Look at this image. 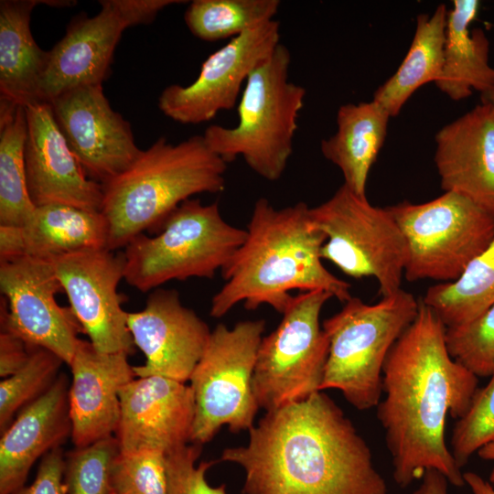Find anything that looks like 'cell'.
Returning <instances> with one entry per match:
<instances>
[{"label":"cell","instance_id":"13","mask_svg":"<svg viewBox=\"0 0 494 494\" xmlns=\"http://www.w3.org/2000/svg\"><path fill=\"white\" fill-rule=\"evenodd\" d=\"M1 330L58 355L70 365L81 326L71 308L59 306L63 291L53 263L27 255L0 262Z\"/></svg>","mask_w":494,"mask_h":494},{"label":"cell","instance_id":"10","mask_svg":"<svg viewBox=\"0 0 494 494\" xmlns=\"http://www.w3.org/2000/svg\"><path fill=\"white\" fill-rule=\"evenodd\" d=\"M265 322L243 320L232 328L219 324L189 378L195 398L190 442L203 446L222 425L248 431L259 406L252 381Z\"/></svg>","mask_w":494,"mask_h":494},{"label":"cell","instance_id":"11","mask_svg":"<svg viewBox=\"0 0 494 494\" xmlns=\"http://www.w3.org/2000/svg\"><path fill=\"white\" fill-rule=\"evenodd\" d=\"M332 295L323 290L293 295L278 327L258 349L252 387L266 412L320 392L328 356V338L320 313Z\"/></svg>","mask_w":494,"mask_h":494},{"label":"cell","instance_id":"8","mask_svg":"<svg viewBox=\"0 0 494 494\" xmlns=\"http://www.w3.org/2000/svg\"><path fill=\"white\" fill-rule=\"evenodd\" d=\"M388 209L406 242L404 277L410 282L457 279L494 237V213L457 192Z\"/></svg>","mask_w":494,"mask_h":494},{"label":"cell","instance_id":"27","mask_svg":"<svg viewBox=\"0 0 494 494\" xmlns=\"http://www.w3.org/2000/svg\"><path fill=\"white\" fill-rule=\"evenodd\" d=\"M447 10L439 5L432 15L417 16L412 44L394 74L374 92L373 99L391 117L396 116L423 85L436 82L444 64Z\"/></svg>","mask_w":494,"mask_h":494},{"label":"cell","instance_id":"6","mask_svg":"<svg viewBox=\"0 0 494 494\" xmlns=\"http://www.w3.org/2000/svg\"><path fill=\"white\" fill-rule=\"evenodd\" d=\"M420 305L400 289L376 304L351 296L322 328L328 356L320 390L335 389L360 411L374 408L382 395V371L393 345L414 320Z\"/></svg>","mask_w":494,"mask_h":494},{"label":"cell","instance_id":"3","mask_svg":"<svg viewBox=\"0 0 494 494\" xmlns=\"http://www.w3.org/2000/svg\"><path fill=\"white\" fill-rule=\"evenodd\" d=\"M309 209L305 202L276 209L264 198L256 200L243 243L220 271L225 283L211 300V317H221L239 303L283 314L295 289L323 290L343 303L351 297L350 285L322 263L326 235Z\"/></svg>","mask_w":494,"mask_h":494},{"label":"cell","instance_id":"29","mask_svg":"<svg viewBox=\"0 0 494 494\" xmlns=\"http://www.w3.org/2000/svg\"><path fill=\"white\" fill-rule=\"evenodd\" d=\"M24 106L0 100V225L22 226L35 206L27 187Z\"/></svg>","mask_w":494,"mask_h":494},{"label":"cell","instance_id":"24","mask_svg":"<svg viewBox=\"0 0 494 494\" xmlns=\"http://www.w3.org/2000/svg\"><path fill=\"white\" fill-rule=\"evenodd\" d=\"M480 3L455 0L447 13L444 64L435 83L453 101L480 94L494 87V68L489 64V40L481 28L470 29Z\"/></svg>","mask_w":494,"mask_h":494},{"label":"cell","instance_id":"43","mask_svg":"<svg viewBox=\"0 0 494 494\" xmlns=\"http://www.w3.org/2000/svg\"><path fill=\"white\" fill-rule=\"evenodd\" d=\"M481 102L487 103L494 108V87L488 91L480 94Z\"/></svg>","mask_w":494,"mask_h":494},{"label":"cell","instance_id":"18","mask_svg":"<svg viewBox=\"0 0 494 494\" xmlns=\"http://www.w3.org/2000/svg\"><path fill=\"white\" fill-rule=\"evenodd\" d=\"M120 391V452L165 456L190 441L195 398L190 385L162 376L136 377Z\"/></svg>","mask_w":494,"mask_h":494},{"label":"cell","instance_id":"40","mask_svg":"<svg viewBox=\"0 0 494 494\" xmlns=\"http://www.w3.org/2000/svg\"><path fill=\"white\" fill-rule=\"evenodd\" d=\"M422 482L413 494H448V480L435 469H428L421 478Z\"/></svg>","mask_w":494,"mask_h":494},{"label":"cell","instance_id":"32","mask_svg":"<svg viewBox=\"0 0 494 494\" xmlns=\"http://www.w3.org/2000/svg\"><path fill=\"white\" fill-rule=\"evenodd\" d=\"M119 453V443L113 435L66 454L67 494H111L112 467Z\"/></svg>","mask_w":494,"mask_h":494},{"label":"cell","instance_id":"41","mask_svg":"<svg viewBox=\"0 0 494 494\" xmlns=\"http://www.w3.org/2000/svg\"><path fill=\"white\" fill-rule=\"evenodd\" d=\"M465 484H467L472 494H494V486L475 472L463 473Z\"/></svg>","mask_w":494,"mask_h":494},{"label":"cell","instance_id":"16","mask_svg":"<svg viewBox=\"0 0 494 494\" xmlns=\"http://www.w3.org/2000/svg\"><path fill=\"white\" fill-rule=\"evenodd\" d=\"M56 122L86 175L105 184L124 172L142 149L102 84L68 90L50 102Z\"/></svg>","mask_w":494,"mask_h":494},{"label":"cell","instance_id":"22","mask_svg":"<svg viewBox=\"0 0 494 494\" xmlns=\"http://www.w3.org/2000/svg\"><path fill=\"white\" fill-rule=\"evenodd\" d=\"M69 388L68 376L59 373L53 385L24 407L1 434L0 494L23 488L34 463L71 436Z\"/></svg>","mask_w":494,"mask_h":494},{"label":"cell","instance_id":"28","mask_svg":"<svg viewBox=\"0 0 494 494\" xmlns=\"http://www.w3.org/2000/svg\"><path fill=\"white\" fill-rule=\"evenodd\" d=\"M421 300L446 328L467 324L494 305V237L457 279L429 287Z\"/></svg>","mask_w":494,"mask_h":494},{"label":"cell","instance_id":"37","mask_svg":"<svg viewBox=\"0 0 494 494\" xmlns=\"http://www.w3.org/2000/svg\"><path fill=\"white\" fill-rule=\"evenodd\" d=\"M64 468L65 455L62 448L53 449L41 458L33 483L13 494H67Z\"/></svg>","mask_w":494,"mask_h":494},{"label":"cell","instance_id":"26","mask_svg":"<svg viewBox=\"0 0 494 494\" xmlns=\"http://www.w3.org/2000/svg\"><path fill=\"white\" fill-rule=\"evenodd\" d=\"M25 255L53 262L81 251L107 249L108 226L101 211L63 204L36 207L21 226Z\"/></svg>","mask_w":494,"mask_h":494},{"label":"cell","instance_id":"36","mask_svg":"<svg viewBox=\"0 0 494 494\" xmlns=\"http://www.w3.org/2000/svg\"><path fill=\"white\" fill-rule=\"evenodd\" d=\"M202 446L187 445L166 456L168 494H227L226 485L212 487L206 479V472L217 461H196Z\"/></svg>","mask_w":494,"mask_h":494},{"label":"cell","instance_id":"31","mask_svg":"<svg viewBox=\"0 0 494 494\" xmlns=\"http://www.w3.org/2000/svg\"><path fill=\"white\" fill-rule=\"evenodd\" d=\"M64 361L52 351L33 347L27 362L0 382V433L24 407L42 396L59 377Z\"/></svg>","mask_w":494,"mask_h":494},{"label":"cell","instance_id":"30","mask_svg":"<svg viewBox=\"0 0 494 494\" xmlns=\"http://www.w3.org/2000/svg\"><path fill=\"white\" fill-rule=\"evenodd\" d=\"M279 0H194L184 14L191 34L208 42L233 38L274 16Z\"/></svg>","mask_w":494,"mask_h":494},{"label":"cell","instance_id":"14","mask_svg":"<svg viewBox=\"0 0 494 494\" xmlns=\"http://www.w3.org/2000/svg\"><path fill=\"white\" fill-rule=\"evenodd\" d=\"M280 44L276 19L231 38L202 63L197 79L187 86L171 84L158 97V108L183 124H198L238 103L252 71Z\"/></svg>","mask_w":494,"mask_h":494},{"label":"cell","instance_id":"12","mask_svg":"<svg viewBox=\"0 0 494 494\" xmlns=\"http://www.w3.org/2000/svg\"><path fill=\"white\" fill-rule=\"evenodd\" d=\"M91 17L72 19L64 37L48 51L41 82V99L50 102L62 92L82 85L102 84L108 76L123 32L150 24L164 8L179 0H101Z\"/></svg>","mask_w":494,"mask_h":494},{"label":"cell","instance_id":"9","mask_svg":"<svg viewBox=\"0 0 494 494\" xmlns=\"http://www.w3.org/2000/svg\"><path fill=\"white\" fill-rule=\"evenodd\" d=\"M309 212L313 223L326 235L323 260L348 276L375 278L381 297L402 288L406 242L388 208L371 205L367 197L343 184Z\"/></svg>","mask_w":494,"mask_h":494},{"label":"cell","instance_id":"17","mask_svg":"<svg viewBox=\"0 0 494 494\" xmlns=\"http://www.w3.org/2000/svg\"><path fill=\"white\" fill-rule=\"evenodd\" d=\"M127 324L134 345L145 356L144 365L133 367L135 377L162 376L181 382L189 381L211 334L175 289L151 291L144 309L128 312Z\"/></svg>","mask_w":494,"mask_h":494},{"label":"cell","instance_id":"21","mask_svg":"<svg viewBox=\"0 0 494 494\" xmlns=\"http://www.w3.org/2000/svg\"><path fill=\"white\" fill-rule=\"evenodd\" d=\"M435 145L442 188L494 213V108L481 102L445 125Z\"/></svg>","mask_w":494,"mask_h":494},{"label":"cell","instance_id":"23","mask_svg":"<svg viewBox=\"0 0 494 494\" xmlns=\"http://www.w3.org/2000/svg\"><path fill=\"white\" fill-rule=\"evenodd\" d=\"M39 0L0 1V100L27 106L43 102L41 82L48 51L36 43L31 14Z\"/></svg>","mask_w":494,"mask_h":494},{"label":"cell","instance_id":"19","mask_svg":"<svg viewBox=\"0 0 494 494\" xmlns=\"http://www.w3.org/2000/svg\"><path fill=\"white\" fill-rule=\"evenodd\" d=\"M25 109L26 179L34 206L63 204L101 211L102 185L84 172L56 122L50 103L37 102Z\"/></svg>","mask_w":494,"mask_h":494},{"label":"cell","instance_id":"4","mask_svg":"<svg viewBox=\"0 0 494 494\" xmlns=\"http://www.w3.org/2000/svg\"><path fill=\"white\" fill-rule=\"evenodd\" d=\"M226 170L227 163L203 134L177 144L159 137L124 172L102 184L107 249L125 247L145 231L159 232L172 212L194 195L222 192Z\"/></svg>","mask_w":494,"mask_h":494},{"label":"cell","instance_id":"1","mask_svg":"<svg viewBox=\"0 0 494 494\" xmlns=\"http://www.w3.org/2000/svg\"><path fill=\"white\" fill-rule=\"evenodd\" d=\"M446 328L421 299L418 313L392 348L382 371L384 398L376 406L400 488L428 469L456 487L465 485L461 468L446 446L447 416L467 412L478 377L453 359Z\"/></svg>","mask_w":494,"mask_h":494},{"label":"cell","instance_id":"25","mask_svg":"<svg viewBox=\"0 0 494 494\" xmlns=\"http://www.w3.org/2000/svg\"><path fill=\"white\" fill-rule=\"evenodd\" d=\"M390 118L374 100L341 105L336 133L320 143L323 156L342 173L343 184L361 197H366L368 177L384 144Z\"/></svg>","mask_w":494,"mask_h":494},{"label":"cell","instance_id":"44","mask_svg":"<svg viewBox=\"0 0 494 494\" xmlns=\"http://www.w3.org/2000/svg\"><path fill=\"white\" fill-rule=\"evenodd\" d=\"M111 494H113V492Z\"/></svg>","mask_w":494,"mask_h":494},{"label":"cell","instance_id":"39","mask_svg":"<svg viewBox=\"0 0 494 494\" xmlns=\"http://www.w3.org/2000/svg\"><path fill=\"white\" fill-rule=\"evenodd\" d=\"M25 255L21 226L0 225V262Z\"/></svg>","mask_w":494,"mask_h":494},{"label":"cell","instance_id":"35","mask_svg":"<svg viewBox=\"0 0 494 494\" xmlns=\"http://www.w3.org/2000/svg\"><path fill=\"white\" fill-rule=\"evenodd\" d=\"M111 487L113 494H168L166 456L120 452L112 467Z\"/></svg>","mask_w":494,"mask_h":494},{"label":"cell","instance_id":"38","mask_svg":"<svg viewBox=\"0 0 494 494\" xmlns=\"http://www.w3.org/2000/svg\"><path fill=\"white\" fill-rule=\"evenodd\" d=\"M33 347L22 338L1 330L0 333V376L7 378L18 371L28 360Z\"/></svg>","mask_w":494,"mask_h":494},{"label":"cell","instance_id":"7","mask_svg":"<svg viewBox=\"0 0 494 494\" xmlns=\"http://www.w3.org/2000/svg\"><path fill=\"white\" fill-rule=\"evenodd\" d=\"M246 230L228 223L217 201L181 203L154 237L141 233L124 247V280L146 293L170 280L212 278L243 243Z\"/></svg>","mask_w":494,"mask_h":494},{"label":"cell","instance_id":"33","mask_svg":"<svg viewBox=\"0 0 494 494\" xmlns=\"http://www.w3.org/2000/svg\"><path fill=\"white\" fill-rule=\"evenodd\" d=\"M449 353L477 377L494 373V305L473 321L446 331Z\"/></svg>","mask_w":494,"mask_h":494},{"label":"cell","instance_id":"34","mask_svg":"<svg viewBox=\"0 0 494 494\" xmlns=\"http://www.w3.org/2000/svg\"><path fill=\"white\" fill-rule=\"evenodd\" d=\"M476 391L466 414L456 420L450 439V450L462 468L470 457L494 441V373Z\"/></svg>","mask_w":494,"mask_h":494},{"label":"cell","instance_id":"15","mask_svg":"<svg viewBox=\"0 0 494 494\" xmlns=\"http://www.w3.org/2000/svg\"><path fill=\"white\" fill-rule=\"evenodd\" d=\"M108 249L73 252L53 261L63 291L67 294L82 331L102 353L134 352L128 328L125 296L118 293L124 279L125 257Z\"/></svg>","mask_w":494,"mask_h":494},{"label":"cell","instance_id":"2","mask_svg":"<svg viewBox=\"0 0 494 494\" xmlns=\"http://www.w3.org/2000/svg\"><path fill=\"white\" fill-rule=\"evenodd\" d=\"M220 461L244 471L243 494H387L371 451L342 409L322 391L266 412L246 446Z\"/></svg>","mask_w":494,"mask_h":494},{"label":"cell","instance_id":"42","mask_svg":"<svg viewBox=\"0 0 494 494\" xmlns=\"http://www.w3.org/2000/svg\"><path fill=\"white\" fill-rule=\"evenodd\" d=\"M478 455L483 460L494 462V441L482 446L478 451ZM489 481L494 486V467L490 472Z\"/></svg>","mask_w":494,"mask_h":494},{"label":"cell","instance_id":"5","mask_svg":"<svg viewBox=\"0 0 494 494\" xmlns=\"http://www.w3.org/2000/svg\"><path fill=\"white\" fill-rule=\"evenodd\" d=\"M292 56L279 44L248 77L238 102V124L209 125L203 136L227 164L241 156L258 176L276 181L293 154L306 89L289 80Z\"/></svg>","mask_w":494,"mask_h":494},{"label":"cell","instance_id":"20","mask_svg":"<svg viewBox=\"0 0 494 494\" xmlns=\"http://www.w3.org/2000/svg\"><path fill=\"white\" fill-rule=\"evenodd\" d=\"M71 440L85 447L113 436L118 427L121 389L135 378L134 366L124 352L102 353L90 341L80 339L69 365Z\"/></svg>","mask_w":494,"mask_h":494}]
</instances>
